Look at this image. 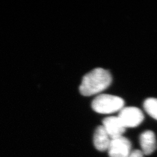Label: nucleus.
I'll list each match as a JSON object with an SVG mask.
<instances>
[{"mask_svg": "<svg viewBox=\"0 0 157 157\" xmlns=\"http://www.w3.org/2000/svg\"><path fill=\"white\" fill-rule=\"evenodd\" d=\"M112 80L111 74L108 71L95 68L83 76L79 87L80 93L87 97L99 94L110 86Z\"/></svg>", "mask_w": 157, "mask_h": 157, "instance_id": "obj_1", "label": "nucleus"}, {"mask_svg": "<svg viewBox=\"0 0 157 157\" xmlns=\"http://www.w3.org/2000/svg\"><path fill=\"white\" fill-rule=\"evenodd\" d=\"M124 100L116 95L102 94L97 95L92 101L91 107L95 112L110 114L120 111L124 107Z\"/></svg>", "mask_w": 157, "mask_h": 157, "instance_id": "obj_2", "label": "nucleus"}, {"mask_svg": "<svg viewBox=\"0 0 157 157\" xmlns=\"http://www.w3.org/2000/svg\"><path fill=\"white\" fill-rule=\"evenodd\" d=\"M118 117L126 129L138 126L144 119L142 111L135 107H124Z\"/></svg>", "mask_w": 157, "mask_h": 157, "instance_id": "obj_3", "label": "nucleus"}, {"mask_svg": "<svg viewBox=\"0 0 157 157\" xmlns=\"http://www.w3.org/2000/svg\"><path fill=\"white\" fill-rule=\"evenodd\" d=\"M108 151L109 157H128L132 152L131 142L123 136L112 139Z\"/></svg>", "mask_w": 157, "mask_h": 157, "instance_id": "obj_4", "label": "nucleus"}, {"mask_svg": "<svg viewBox=\"0 0 157 157\" xmlns=\"http://www.w3.org/2000/svg\"><path fill=\"white\" fill-rule=\"evenodd\" d=\"M102 126L111 139L122 136L126 131V128L118 117H109L105 118L102 121Z\"/></svg>", "mask_w": 157, "mask_h": 157, "instance_id": "obj_5", "label": "nucleus"}, {"mask_svg": "<svg viewBox=\"0 0 157 157\" xmlns=\"http://www.w3.org/2000/svg\"><path fill=\"white\" fill-rule=\"evenodd\" d=\"M140 144L144 155H149L157 148V139L155 133L151 130H146L140 136Z\"/></svg>", "mask_w": 157, "mask_h": 157, "instance_id": "obj_6", "label": "nucleus"}, {"mask_svg": "<svg viewBox=\"0 0 157 157\" xmlns=\"http://www.w3.org/2000/svg\"><path fill=\"white\" fill-rule=\"evenodd\" d=\"M111 139L102 126H99L95 129L93 137V143L95 148L100 151L108 150Z\"/></svg>", "mask_w": 157, "mask_h": 157, "instance_id": "obj_7", "label": "nucleus"}, {"mask_svg": "<svg viewBox=\"0 0 157 157\" xmlns=\"http://www.w3.org/2000/svg\"><path fill=\"white\" fill-rule=\"evenodd\" d=\"M143 107L146 112L157 121V98H148L144 102Z\"/></svg>", "mask_w": 157, "mask_h": 157, "instance_id": "obj_8", "label": "nucleus"}, {"mask_svg": "<svg viewBox=\"0 0 157 157\" xmlns=\"http://www.w3.org/2000/svg\"><path fill=\"white\" fill-rule=\"evenodd\" d=\"M143 156L144 154L141 150H136L131 152L128 157H143Z\"/></svg>", "mask_w": 157, "mask_h": 157, "instance_id": "obj_9", "label": "nucleus"}]
</instances>
